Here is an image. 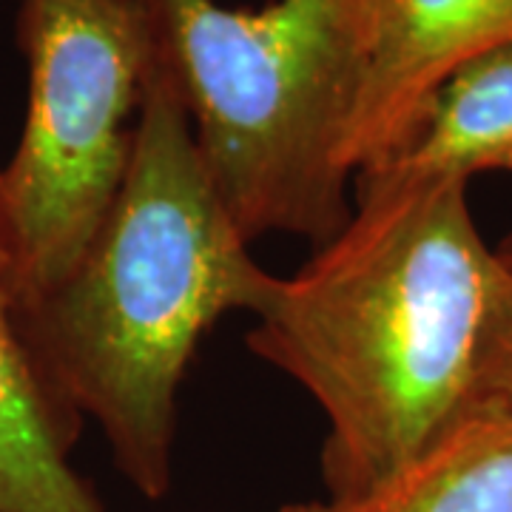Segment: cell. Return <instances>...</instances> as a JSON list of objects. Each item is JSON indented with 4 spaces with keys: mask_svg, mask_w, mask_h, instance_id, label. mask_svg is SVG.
<instances>
[{
    "mask_svg": "<svg viewBox=\"0 0 512 512\" xmlns=\"http://www.w3.org/2000/svg\"><path fill=\"white\" fill-rule=\"evenodd\" d=\"M493 293L464 183L353 185L348 225L276 276L245 342L322 410L328 495L393 476L473 410Z\"/></svg>",
    "mask_w": 512,
    "mask_h": 512,
    "instance_id": "1",
    "label": "cell"
},
{
    "mask_svg": "<svg viewBox=\"0 0 512 512\" xmlns=\"http://www.w3.org/2000/svg\"><path fill=\"white\" fill-rule=\"evenodd\" d=\"M276 274L217 197L183 100L148 55L126 180L69 276L26 305L57 393L94 421L148 501L174 487L185 370L225 313L259 311Z\"/></svg>",
    "mask_w": 512,
    "mask_h": 512,
    "instance_id": "2",
    "label": "cell"
},
{
    "mask_svg": "<svg viewBox=\"0 0 512 512\" xmlns=\"http://www.w3.org/2000/svg\"><path fill=\"white\" fill-rule=\"evenodd\" d=\"M202 165L248 242L333 239L353 214L348 134L365 77V0H134Z\"/></svg>",
    "mask_w": 512,
    "mask_h": 512,
    "instance_id": "3",
    "label": "cell"
},
{
    "mask_svg": "<svg viewBox=\"0 0 512 512\" xmlns=\"http://www.w3.org/2000/svg\"><path fill=\"white\" fill-rule=\"evenodd\" d=\"M26 114L0 163L26 305L60 285L126 180L148 74L134 0H20Z\"/></svg>",
    "mask_w": 512,
    "mask_h": 512,
    "instance_id": "4",
    "label": "cell"
},
{
    "mask_svg": "<svg viewBox=\"0 0 512 512\" xmlns=\"http://www.w3.org/2000/svg\"><path fill=\"white\" fill-rule=\"evenodd\" d=\"M512 43V0H365V77L348 134L353 177L402 146L447 74Z\"/></svg>",
    "mask_w": 512,
    "mask_h": 512,
    "instance_id": "5",
    "label": "cell"
},
{
    "mask_svg": "<svg viewBox=\"0 0 512 512\" xmlns=\"http://www.w3.org/2000/svg\"><path fill=\"white\" fill-rule=\"evenodd\" d=\"M83 416L37 359L0 180V512H106L72 464Z\"/></svg>",
    "mask_w": 512,
    "mask_h": 512,
    "instance_id": "6",
    "label": "cell"
},
{
    "mask_svg": "<svg viewBox=\"0 0 512 512\" xmlns=\"http://www.w3.org/2000/svg\"><path fill=\"white\" fill-rule=\"evenodd\" d=\"M512 171V43L470 57L421 106L404 143L353 185L470 183Z\"/></svg>",
    "mask_w": 512,
    "mask_h": 512,
    "instance_id": "7",
    "label": "cell"
},
{
    "mask_svg": "<svg viewBox=\"0 0 512 512\" xmlns=\"http://www.w3.org/2000/svg\"><path fill=\"white\" fill-rule=\"evenodd\" d=\"M276 512H512V416L473 407L379 484Z\"/></svg>",
    "mask_w": 512,
    "mask_h": 512,
    "instance_id": "8",
    "label": "cell"
},
{
    "mask_svg": "<svg viewBox=\"0 0 512 512\" xmlns=\"http://www.w3.org/2000/svg\"><path fill=\"white\" fill-rule=\"evenodd\" d=\"M495 254V293L481 348L473 407H495L512 416V234Z\"/></svg>",
    "mask_w": 512,
    "mask_h": 512,
    "instance_id": "9",
    "label": "cell"
}]
</instances>
